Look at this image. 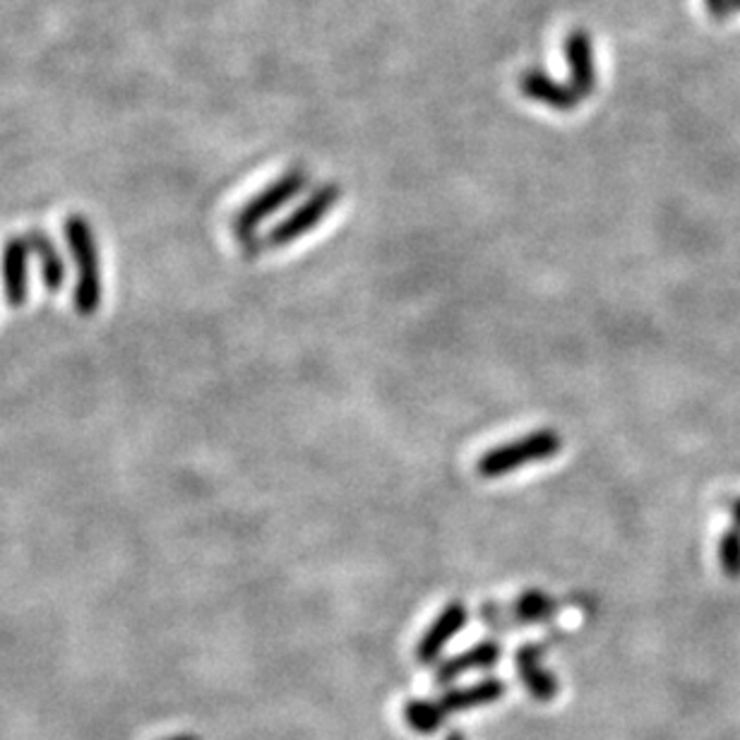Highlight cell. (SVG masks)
Segmentation results:
<instances>
[{"mask_svg": "<svg viewBox=\"0 0 740 740\" xmlns=\"http://www.w3.org/2000/svg\"><path fill=\"white\" fill-rule=\"evenodd\" d=\"M341 190L339 186H323L317 188L313 196L305 200L301 208H296L287 220H281L275 229H272L263 241H258L253 238L250 241V250H260V248H284L293 241H299L309 231H313L315 226H321V222L325 220V214L335 208L339 202Z\"/></svg>", "mask_w": 740, "mask_h": 740, "instance_id": "277c9868", "label": "cell"}, {"mask_svg": "<svg viewBox=\"0 0 740 740\" xmlns=\"http://www.w3.org/2000/svg\"><path fill=\"white\" fill-rule=\"evenodd\" d=\"M446 740H466L464 738V733L462 731H452V733H448V738Z\"/></svg>", "mask_w": 740, "mask_h": 740, "instance_id": "ac0fdd59", "label": "cell"}, {"mask_svg": "<svg viewBox=\"0 0 740 740\" xmlns=\"http://www.w3.org/2000/svg\"><path fill=\"white\" fill-rule=\"evenodd\" d=\"M65 243L71 248L73 263L77 269V284L73 293L75 311L89 317L99 311L101 305V263H99V248H97V236L92 224L87 222V216L83 214H71L63 224Z\"/></svg>", "mask_w": 740, "mask_h": 740, "instance_id": "6da1fadb", "label": "cell"}, {"mask_svg": "<svg viewBox=\"0 0 740 740\" xmlns=\"http://www.w3.org/2000/svg\"><path fill=\"white\" fill-rule=\"evenodd\" d=\"M519 89L525 97L539 101V104L555 109V111H573L577 109L579 99H582L575 92L573 85L557 83V79H553L549 73L537 71V67L522 73Z\"/></svg>", "mask_w": 740, "mask_h": 740, "instance_id": "ba28073f", "label": "cell"}, {"mask_svg": "<svg viewBox=\"0 0 740 740\" xmlns=\"http://www.w3.org/2000/svg\"><path fill=\"white\" fill-rule=\"evenodd\" d=\"M505 694V686L498 678H486L481 682H476L472 688L462 690H450L448 694H442V700H438L440 710L446 714L484 707V704H493Z\"/></svg>", "mask_w": 740, "mask_h": 740, "instance_id": "7c38bea8", "label": "cell"}, {"mask_svg": "<svg viewBox=\"0 0 740 740\" xmlns=\"http://www.w3.org/2000/svg\"><path fill=\"white\" fill-rule=\"evenodd\" d=\"M733 8H736V10H740V0H733Z\"/></svg>", "mask_w": 740, "mask_h": 740, "instance_id": "ffe728a7", "label": "cell"}, {"mask_svg": "<svg viewBox=\"0 0 740 740\" xmlns=\"http://www.w3.org/2000/svg\"><path fill=\"white\" fill-rule=\"evenodd\" d=\"M500 659V647L493 640H484L476 647H472L469 652L457 654L448 659L446 664L438 668V686H450V682L457 680L466 670H481V668H493Z\"/></svg>", "mask_w": 740, "mask_h": 740, "instance_id": "8fae6325", "label": "cell"}, {"mask_svg": "<svg viewBox=\"0 0 740 740\" xmlns=\"http://www.w3.org/2000/svg\"><path fill=\"white\" fill-rule=\"evenodd\" d=\"M565 61L570 67V85L579 97H589L597 87V67H594V49H591V37L582 29L567 34L563 43Z\"/></svg>", "mask_w": 740, "mask_h": 740, "instance_id": "52a82bcc", "label": "cell"}, {"mask_svg": "<svg viewBox=\"0 0 740 740\" xmlns=\"http://www.w3.org/2000/svg\"><path fill=\"white\" fill-rule=\"evenodd\" d=\"M469 618V611L462 601H450L446 609L440 611V616L430 623V628L421 637L416 644V659L421 664H432L440 656L442 649L457 635Z\"/></svg>", "mask_w": 740, "mask_h": 740, "instance_id": "8992f818", "label": "cell"}, {"mask_svg": "<svg viewBox=\"0 0 740 740\" xmlns=\"http://www.w3.org/2000/svg\"><path fill=\"white\" fill-rule=\"evenodd\" d=\"M168 740H200V738L190 736V733H184V736H174V738H168Z\"/></svg>", "mask_w": 740, "mask_h": 740, "instance_id": "d6986e66", "label": "cell"}, {"mask_svg": "<svg viewBox=\"0 0 740 740\" xmlns=\"http://www.w3.org/2000/svg\"><path fill=\"white\" fill-rule=\"evenodd\" d=\"M446 712L440 710L438 702H430V700H412L404 704V722L409 724V728H414L416 733H436L438 728L446 722Z\"/></svg>", "mask_w": 740, "mask_h": 740, "instance_id": "5bb4252c", "label": "cell"}, {"mask_svg": "<svg viewBox=\"0 0 740 740\" xmlns=\"http://www.w3.org/2000/svg\"><path fill=\"white\" fill-rule=\"evenodd\" d=\"M707 8L714 20H726L736 10L733 0H707Z\"/></svg>", "mask_w": 740, "mask_h": 740, "instance_id": "2e32d148", "label": "cell"}, {"mask_svg": "<svg viewBox=\"0 0 740 740\" xmlns=\"http://www.w3.org/2000/svg\"><path fill=\"white\" fill-rule=\"evenodd\" d=\"M29 243L25 234L10 236L0 248V281L5 303L20 309L29 299Z\"/></svg>", "mask_w": 740, "mask_h": 740, "instance_id": "5b68a950", "label": "cell"}, {"mask_svg": "<svg viewBox=\"0 0 740 740\" xmlns=\"http://www.w3.org/2000/svg\"><path fill=\"white\" fill-rule=\"evenodd\" d=\"M719 563L728 577H740V527L728 529L722 537Z\"/></svg>", "mask_w": 740, "mask_h": 740, "instance_id": "9a60e30c", "label": "cell"}, {"mask_svg": "<svg viewBox=\"0 0 740 740\" xmlns=\"http://www.w3.org/2000/svg\"><path fill=\"white\" fill-rule=\"evenodd\" d=\"M309 184L303 168H291L287 174L279 176L275 184H269L263 192H258L255 198H250L241 210L236 212L231 229L236 238L241 241H253L255 231L263 226L272 214L279 212L284 204H289L299 192Z\"/></svg>", "mask_w": 740, "mask_h": 740, "instance_id": "3957f363", "label": "cell"}, {"mask_svg": "<svg viewBox=\"0 0 740 740\" xmlns=\"http://www.w3.org/2000/svg\"><path fill=\"white\" fill-rule=\"evenodd\" d=\"M25 236H27L32 255H37L39 260L43 287H47L51 293H59L65 284V263L59 253V248H55L53 243V238L41 229H32Z\"/></svg>", "mask_w": 740, "mask_h": 740, "instance_id": "30bf717a", "label": "cell"}, {"mask_svg": "<svg viewBox=\"0 0 740 740\" xmlns=\"http://www.w3.org/2000/svg\"><path fill=\"white\" fill-rule=\"evenodd\" d=\"M555 611H557V603L539 589L525 591V594H519L517 601L512 603V613H515L517 623H522V625L551 620L555 616Z\"/></svg>", "mask_w": 740, "mask_h": 740, "instance_id": "4fadbf2b", "label": "cell"}, {"mask_svg": "<svg viewBox=\"0 0 740 740\" xmlns=\"http://www.w3.org/2000/svg\"><path fill=\"white\" fill-rule=\"evenodd\" d=\"M561 448H563V438L557 436L553 428L534 430L529 432V436L503 442V446L484 452L476 462V474L481 478L507 476L527 464L555 457V454L561 452Z\"/></svg>", "mask_w": 740, "mask_h": 740, "instance_id": "7a4b0ae2", "label": "cell"}, {"mask_svg": "<svg viewBox=\"0 0 740 740\" xmlns=\"http://www.w3.org/2000/svg\"><path fill=\"white\" fill-rule=\"evenodd\" d=\"M543 649L539 644H525L517 652V674L525 682V688L531 692V698L537 702H551L561 686H557L555 676L549 668L541 664Z\"/></svg>", "mask_w": 740, "mask_h": 740, "instance_id": "9c48e42d", "label": "cell"}, {"mask_svg": "<svg viewBox=\"0 0 740 740\" xmlns=\"http://www.w3.org/2000/svg\"><path fill=\"white\" fill-rule=\"evenodd\" d=\"M731 515H733V525L740 527V498L731 505Z\"/></svg>", "mask_w": 740, "mask_h": 740, "instance_id": "e0dca14e", "label": "cell"}]
</instances>
